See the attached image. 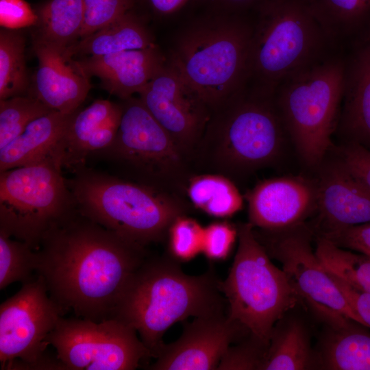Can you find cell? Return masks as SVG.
Listing matches in <instances>:
<instances>
[{
  "mask_svg": "<svg viewBox=\"0 0 370 370\" xmlns=\"http://www.w3.org/2000/svg\"><path fill=\"white\" fill-rule=\"evenodd\" d=\"M343 103L338 126L370 149V40L345 55Z\"/></svg>",
  "mask_w": 370,
  "mask_h": 370,
  "instance_id": "22",
  "label": "cell"
},
{
  "mask_svg": "<svg viewBox=\"0 0 370 370\" xmlns=\"http://www.w3.org/2000/svg\"><path fill=\"white\" fill-rule=\"evenodd\" d=\"M251 16L247 86L275 93L288 77L336 53L304 0H266Z\"/></svg>",
  "mask_w": 370,
  "mask_h": 370,
  "instance_id": "6",
  "label": "cell"
},
{
  "mask_svg": "<svg viewBox=\"0 0 370 370\" xmlns=\"http://www.w3.org/2000/svg\"><path fill=\"white\" fill-rule=\"evenodd\" d=\"M33 44L38 60L34 78V97L54 111L75 112L91 88L89 79L66 60L65 49L36 38Z\"/></svg>",
  "mask_w": 370,
  "mask_h": 370,
  "instance_id": "20",
  "label": "cell"
},
{
  "mask_svg": "<svg viewBox=\"0 0 370 370\" xmlns=\"http://www.w3.org/2000/svg\"><path fill=\"white\" fill-rule=\"evenodd\" d=\"M332 50L347 54L370 40V0H304Z\"/></svg>",
  "mask_w": 370,
  "mask_h": 370,
  "instance_id": "21",
  "label": "cell"
},
{
  "mask_svg": "<svg viewBox=\"0 0 370 370\" xmlns=\"http://www.w3.org/2000/svg\"><path fill=\"white\" fill-rule=\"evenodd\" d=\"M138 95L190 162L210 117L207 103L168 60Z\"/></svg>",
  "mask_w": 370,
  "mask_h": 370,
  "instance_id": "14",
  "label": "cell"
},
{
  "mask_svg": "<svg viewBox=\"0 0 370 370\" xmlns=\"http://www.w3.org/2000/svg\"><path fill=\"white\" fill-rule=\"evenodd\" d=\"M329 273L364 326L370 328V293L357 290L339 278Z\"/></svg>",
  "mask_w": 370,
  "mask_h": 370,
  "instance_id": "42",
  "label": "cell"
},
{
  "mask_svg": "<svg viewBox=\"0 0 370 370\" xmlns=\"http://www.w3.org/2000/svg\"><path fill=\"white\" fill-rule=\"evenodd\" d=\"M266 0H197L196 8L201 12L248 14Z\"/></svg>",
  "mask_w": 370,
  "mask_h": 370,
  "instance_id": "41",
  "label": "cell"
},
{
  "mask_svg": "<svg viewBox=\"0 0 370 370\" xmlns=\"http://www.w3.org/2000/svg\"><path fill=\"white\" fill-rule=\"evenodd\" d=\"M121 104L98 99L84 110L76 111L55 155L61 169L74 171L84 166L86 158L114 141L120 125Z\"/></svg>",
  "mask_w": 370,
  "mask_h": 370,
  "instance_id": "18",
  "label": "cell"
},
{
  "mask_svg": "<svg viewBox=\"0 0 370 370\" xmlns=\"http://www.w3.org/2000/svg\"><path fill=\"white\" fill-rule=\"evenodd\" d=\"M197 0H135V8L156 19H168L196 8Z\"/></svg>",
  "mask_w": 370,
  "mask_h": 370,
  "instance_id": "39",
  "label": "cell"
},
{
  "mask_svg": "<svg viewBox=\"0 0 370 370\" xmlns=\"http://www.w3.org/2000/svg\"><path fill=\"white\" fill-rule=\"evenodd\" d=\"M77 110L52 111L31 122L21 134L0 149V173L47 159L53 161Z\"/></svg>",
  "mask_w": 370,
  "mask_h": 370,
  "instance_id": "23",
  "label": "cell"
},
{
  "mask_svg": "<svg viewBox=\"0 0 370 370\" xmlns=\"http://www.w3.org/2000/svg\"><path fill=\"white\" fill-rule=\"evenodd\" d=\"M70 62L83 75L97 77L104 89L124 100L138 94L167 60L154 45Z\"/></svg>",
  "mask_w": 370,
  "mask_h": 370,
  "instance_id": "17",
  "label": "cell"
},
{
  "mask_svg": "<svg viewBox=\"0 0 370 370\" xmlns=\"http://www.w3.org/2000/svg\"><path fill=\"white\" fill-rule=\"evenodd\" d=\"M316 188L325 233L370 222V190L342 160L325 169Z\"/></svg>",
  "mask_w": 370,
  "mask_h": 370,
  "instance_id": "19",
  "label": "cell"
},
{
  "mask_svg": "<svg viewBox=\"0 0 370 370\" xmlns=\"http://www.w3.org/2000/svg\"><path fill=\"white\" fill-rule=\"evenodd\" d=\"M150 254L77 209L51 228L36 250V274L49 296L77 317L112 319L123 290Z\"/></svg>",
  "mask_w": 370,
  "mask_h": 370,
  "instance_id": "1",
  "label": "cell"
},
{
  "mask_svg": "<svg viewBox=\"0 0 370 370\" xmlns=\"http://www.w3.org/2000/svg\"><path fill=\"white\" fill-rule=\"evenodd\" d=\"M251 14L201 12L177 34L168 62L211 111L247 84Z\"/></svg>",
  "mask_w": 370,
  "mask_h": 370,
  "instance_id": "4",
  "label": "cell"
},
{
  "mask_svg": "<svg viewBox=\"0 0 370 370\" xmlns=\"http://www.w3.org/2000/svg\"><path fill=\"white\" fill-rule=\"evenodd\" d=\"M34 10L38 21L33 38L66 49L79 37L83 0H47Z\"/></svg>",
  "mask_w": 370,
  "mask_h": 370,
  "instance_id": "27",
  "label": "cell"
},
{
  "mask_svg": "<svg viewBox=\"0 0 370 370\" xmlns=\"http://www.w3.org/2000/svg\"><path fill=\"white\" fill-rule=\"evenodd\" d=\"M341 160L370 190V149L350 142L343 150Z\"/></svg>",
  "mask_w": 370,
  "mask_h": 370,
  "instance_id": "40",
  "label": "cell"
},
{
  "mask_svg": "<svg viewBox=\"0 0 370 370\" xmlns=\"http://www.w3.org/2000/svg\"><path fill=\"white\" fill-rule=\"evenodd\" d=\"M204 229L188 215L178 217L169 228L165 252L180 263L195 258L202 253Z\"/></svg>",
  "mask_w": 370,
  "mask_h": 370,
  "instance_id": "33",
  "label": "cell"
},
{
  "mask_svg": "<svg viewBox=\"0 0 370 370\" xmlns=\"http://www.w3.org/2000/svg\"><path fill=\"white\" fill-rule=\"evenodd\" d=\"M84 21L79 37L88 36L135 8V0H83Z\"/></svg>",
  "mask_w": 370,
  "mask_h": 370,
  "instance_id": "34",
  "label": "cell"
},
{
  "mask_svg": "<svg viewBox=\"0 0 370 370\" xmlns=\"http://www.w3.org/2000/svg\"><path fill=\"white\" fill-rule=\"evenodd\" d=\"M121 104L116 136L97 153L118 170L119 177L187 198V184L195 174L188 158L139 97Z\"/></svg>",
  "mask_w": 370,
  "mask_h": 370,
  "instance_id": "9",
  "label": "cell"
},
{
  "mask_svg": "<svg viewBox=\"0 0 370 370\" xmlns=\"http://www.w3.org/2000/svg\"><path fill=\"white\" fill-rule=\"evenodd\" d=\"M36 250L0 231V289L16 282L32 280L36 275Z\"/></svg>",
  "mask_w": 370,
  "mask_h": 370,
  "instance_id": "31",
  "label": "cell"
},
{
  "mask_svg": "<svg viewBox=\"0 0 370 370\" xmlns=\"http://www.w3.org/2000/svg\"><path fill=\"white\" fill-rule=\"evenodd\" d=\"M249 332L227 314L219 312L186 322L180 338L164 344L151 370L217 369L229 347Z\"/></svg>",
  "mask_w": 370,
  "mask_h": 370,
  "instance_id": "15",
  "label": "cell"
},
{
  "mask_svg": "<svg viewBox=\"0 0 370 370\" xmlns=\"http://www.w3.org/2000/svg\"><path fill=\"white\" fill-rule=\"evenodd\" d=\"M238 238L236 225L226 221H215L204 229L202 253L210 261L225 260Z\"/></svg>",
  "mask_w": 370,
  "mask_h": 370,
  "instance_id": "36",
  "label": "cell"
},
{
  "mask_svg": "<svg viewBox=\"0 0 370 370\" xmlns=\"http://www.w3.org/2000/svg\"><path fill=\"white\" fill-rule=\"evenodd\" d=\"M46 341L69 370H134L152 358L136 330L115 318L62 317Z\"/></svg>",
  "mask_w": 370,
  "mask_h": 370,
  "instance_id": "13",
  "label": "cell"
},
{
  "mask_svg": "<svg viewBox=\"0 0 370 370\" xmlns=\"http://www.w3.org/2000/svg\"><path fill=\"white\" fill-rule=\"evenodd\" d=\"M66 312L41 276L23 283L0 306L1 369H66L47 352L46 341Z\"/></svg>",
  "mask_w": 370,
  "mask_h": 370,
  "instance_id": "11",
  "label": "cell"
},
{
  "mask_svg": "<svg viewBox=\"0 0 370 370\" xmlns=\"http://www.w3.org/2000/svg\"><path fill=\"white\" fill-rule=\"evenodd\" d=\"M38 16L25 0H0V25L3 28L19 29L35 26Z\"/></svg>",
  "mask_w": 370,
  "mask_h": 370,
  "instance_id": "37",
  "label": "cell"
},
{
  "mask_svg": "<svg viewBox=\"0 0 370 370\" xmlns=\"http://www.w3.org/2000/svg\"><path fill=\"white\" fill-rule=\"evenodd\" d=\"M345 72V55L333 53L288 77L275 90L286 134L309 166L321 162L338 126Z\"/></svg>",
  "mask_w": 370,
  "mask_h": 370,
  "instance_id": "7",
  "label": "cell"
},
{
  "mask_svg": "<svg viewBox=\"0 0 370 370\" xmlns=\"http://www.w3.org/2000/svg\"><path fill=\"white\" fill-rule=\"evenodd\" d=\"M323 236L341 247L370 256V222L327 232Z\"/></svg>",
  "mask_w": 370,
  "mask_h": 370,
  "instance_id": "38",
  "label": "cell"
},
{
  "mask_svg": "<svg viewBox=\"0 0 370 370\" xmlns=\"http://www.w3.org/2000/svg\"><path fill=\"white\" fill-rule=\"evenodd\" d=\"M221 281L212 265L203 274L189 275L166 252L149 255L129 280L113 318L134 328L156 358L164 333L174 323L225 312Z\"/></svg>",
  "mask_w": 370,
  "mask_h": 370,
  "instance_id": "2",
  "label": "cell"
},
{
  "mask_svg": "<svg viewBox=\"0 0 370 370\" xmlns=\"http://www.w3.org/2000/svg\"><path fill=\"white\" fill-rule=\"evenodd\" d=\"M67 183L82 214L145 247L165 242L173 221L193 208L186 197L84 166Z\"/></svg>",
  "mask_w": 370,
  "mask_h": 370,
  "instance_id": "5",
  "label": "cell"
},
{
  "mask_svg": "<svg viewBox=\"0 0 370 370\" xmlns=\"http://www.w3.org/2000/svg\"><path fill=\"white\" fill-rule=\"evenodd\" d=\"M76 210L62 169L51 159L0 173V231L34 250Z\"/></svg>",
  "mask_w": 370,
  "mask_h": 370,
  "instance_id": "10",
  "label": "cell"
},
{
  "mask_svg": "<svg viewBox=\"0 0 370 370\" xmlns=\"http://www.w3.org/2000/svg\"><path fill=\"white\" fill-rule=\"evenodd\" d=\"M236 227L237 251L220 288L228 317L269 345L276 323L301 300L284 270L271 261L252 225L239 223Z\"/></svg>",
  "mask_w": 370,
  "mask_h": 370,
  "instance_id": "8",
  "label": "cell"
},
{
  "mask_svg": "<svg viewBox=\"0 0 370 370\" xmlns=\"http://www.w3.org/2000/svg\"><path fill=\"white\" fill-rule=\"evenodd\" d=\"M268 345L251 334L232 345L222 357L220 370H260Z\"/></svg>",
  "mask_w": 370,
  "mask_h": 370,
  "instance_id": "35",
  "label": "cell"
},
{
  "mask_svg": "<svg viewBox=\"0 0 370 370\" xmlns=\"http://www.w3.org/2000/svg\"><path fill=\"white\" fill-rule=\"evenodd\" d=\"M285 134L275 93L245 86L211 112L191 167L234 182L273 163Z\"/></svg>",
  "mask_w": 370,
  "mask_h": 370,
  "instance_id": "3",
  "label": "cell"
},
{
  "mask_svg": "<svg viewBox=\"0 0 370 370\" xmlns=\"http://www.w3.org/2000/svg\"><path fill=\"white\" fill-rule=\"evenodd\" d=\"M52 111L34 96L1 100L0 149L21 134L31 122Z\"/></svg>",
  "mask_w": 370,
  "mask_h": 370,
  "instance_id": "32",
  "label": "cell"
},
{
  "mask_svg": "<svg viewBox=\"0 0 370 370\" xmlns=\"http://www.w3.org/2000/svg\"><path fill=\"white\" fill-rule=\"evenodd\" d=\"M144 18L135 9L132 10L109 25L75 41L65 49L64 56L69 61L74 55L98 56L153 47L156 44Z\"/></svg>",
  "mask_w": 370,
  "mask_h": 370,
  "instance_id": "24",
  "label": "cell"
},
{
  "mask_svg": "<svg viewBox=\"0 0 370 370\" xmlns=\"http://www.w3.org/2000/svg\"><path fill=\"white\" fill-rule=\"evenodd\" d=\"M18 30L0 31V100L21 95L28 85L25 40Z\"/></svg>",
  "mask_w": 370,
  "mask_h": 370,
  "instance_id": "30",
  "label": "cell"
},
{
  "mask_svg": "<svg viewBox=\"0 0 370 370\" xmlns=\"http://www.w3.org/2000/svg\"><path fill=\"white\" fill-rule=\"evenodd\" d=\"M186 197L194 208L217 218L230 217L243 205L234 182L216 173L193 175L187 184Z\"/></svg>",
  "mask_w": 370,
  "mask_h": 370,
  "instance_id": "28",
  "label": "cell"
},
{
  "mask_svg": "<svg viewBox=\"0 0 370 370\" xmlns=\"http://www.w3.org/2000/svg\"><path fill=\"white\" fill-rule=\"evenodd\" d=\"M314 251L327 271L370 293V256L346 251L323 236L318 238Z\"/></svg>",
  "mask_w": 370,
  "mask_h": 370,
  "instance_id": "29",
  "label": "cell"
},
{
  "mask_svg": "<svg viewBox=\"0 0 370 370\" xmlns=\"http://www.w3.org/2000/svg\"><path fill=\"white\" fill-rule=\"evenodd\" d=\"M245 198L254 228L279 232L301 225L317 206V188L299 177H278L258 182Z\"/></svg>",
  "mask_w": 370,
  "mask_h": 370,
  "instance_id": "16",
  "label": "cell"
},
{
  "mask_svg": "<svg viewBox=\"0 0 370 370\" xmlns=\"http://www.w3.org/2000/svg\"><path fill=\"white\" fill-rule=\"evenodd\" d=\"M254 232L268 254L280 262L301 300L330 328H343L354 322L364 326L319 262L309 234L300 225L279 232L254 228Z\"/></svg>",
  "mask_w": 370,
  "mask_h": 370,
  "instance_id": "12",
  "label": "cell"
},
{
  "mask_svg": "<svg viewBox=\"0 0 370 370\" xmlns=\"http://www.w3.org/2000/svg\"><path fill=\"white\" fill-rule=\"evenodd\" d=\"M358 325L360 324L354 322L343 328H330L318 356L321 367L332 370H370V333Z\"/></svg>",
  "mask_w": 370,
  "mask_h": 370,
  "instance_id": "26",
  "label": "cell"
},
{
  "mask_svg": "<svg viewBox=\"0 0 370 370\" xmlns=\"http://www.w3.org/2000/svg\"><path fill=\"white\" fill-rule=\"evenodd\" d=\"M316 362L309 334L296 319L283 318L275 325L260 370L308 369Z\"/></svg>",
  "mask_w": 370,
  "mask_h": 370,
  "instance_id": "25",
  "label": "cell"
}]
</instances>
